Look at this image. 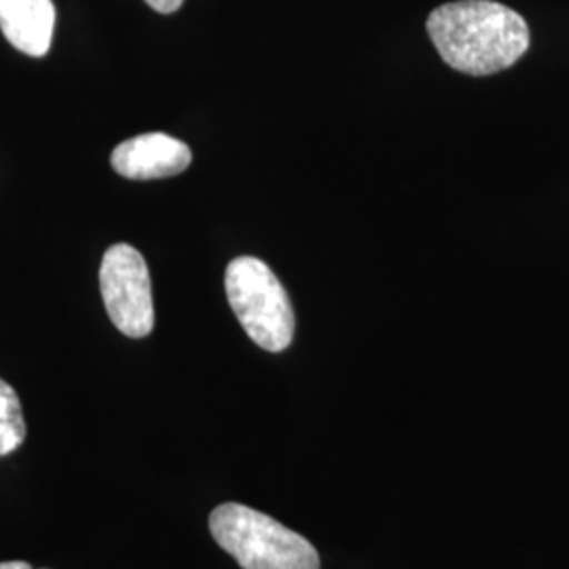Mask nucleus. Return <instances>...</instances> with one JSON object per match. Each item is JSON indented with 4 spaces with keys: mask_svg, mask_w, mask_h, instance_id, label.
<instances>
[{
    "mask_svg": "<svg viewBox=\"0 0 569 569\" xmlns=\"http://www.w3.org/2000/svg\"><path fill=\"white\" fill-rule=\"evenodd\" d=\"M427 30L441 60L470 77L502 72L529 49L526 20L493 0L441 4L428 16Z\"/></svg>",
    "mask_w": 569,
    "mask_h": 569,
    "instance_id": "nucleus-1",
    "label": "nucleus"
},
{
    "mask_svg": "<svg viewBox=\"0 0 569 569\" xmlns=\"http://www.w3.org/2000/svg\"><path fill=\"white\" fill-rule=\"evenodd\" d=\"M209 529L243 569H321L319 552L305 536L239 502L213 510Z\"/></svg>",
    "mask_w": 569,
    "mask_h": 569,
    "instance_id": "nucleus-2",
    "label": "nucleus"
},
{
    "mask_svg": "<svg viewBox=\"0 0 569 569\" xmlns=\"http://www.w3.org/2000/svg\"><path fill=\"white\" fill-rule=\"evenodd\" d=\"M226 296L247 336L268 352L293 340V308L274 272L258 258H237L226 268Z\"/></svg>",
    "mask_w": 569,
    "mask_h": 569,
    "instance_id": "nucleus-3",
    "label": "nucleus"
},
{
    "mask_svg": "<svg viewBox=\"0 0 569 569\" xmlns=\"http://www.w3.org/2000/svg\"><path fill=\"white\" fill-rule=\"evenodd\" d=\"M106 312L127 338H146L154 329L152 283L142 253L131 244H112L100 268Z\"/></svg>",
    "mask_w": 569,
    "mask_h": 569,
    "instance_id": "nucleus-4",
    "label": "nucleus"
},
{
    "mask_svg": "<svg viewBox=\"0 0 569 569\" xmlns=\"http://www.w3.org/2000/svg\"><path fill=\"white\" fill-rule=\"evenodd\" d=\"M112 167L129 180H161L186 171L192 152L186 143L167 133H143L112 150Z\"/></svg>",
    "mask_w": 569,
    "mask_h": 569,
    "instance_id": "nucleus-5",
    "label": "nucleus"
},
{
    "mask_svg": "<svg viewBox=\"0 0 569 569\" xmlns=\"http://www.w3.org/2000/svg\"><path fill=\"white\" fill-rule=\"evenodd\" d=\"M56 7L51 0H0V30L4 39L30 58L51 49Z\"/></svg>",
    "mask_w": 569,
    "mask_h": 569,
    "instance_id": "nucleus-6",
    "label": "nucleus"
},
{
    "mask_svg": "<svg viewBox=\"0 0 569 569\" xmlns=\"http://www.w3.org/2000/svg\"><path fill=\"white\" fill-rule=\"evenodd\" d=\"M26 439V420L20 397L4 380H0V458L21 448Z\"/></svg>",
    "mask_w": 569,
    "mask_h": 569,
    "instance_id": "nucleus-7",
    "label": "nucleus"
},
{
    "mask_svg": "<svg viewBox=\"0 0 569 569\" xmlns=\"http://www.w3.org/2000/svg\"><path fill=\"white\" fill-rule=\"evenodd\" d=\"M148 7H152L159 13H176L183 4V0H143Z\"/></svg>",
    "mask_w": 569,
    "mask_h": 569,
    "instance_id": "nucleus-8",
    "label": "nucleus"
},
{
    "mask_svg": "<svg viewBox=\"0 0 569 569\" xmlns=\"http://www.w3.org/2000/svg\"><path fill=\"white\" fill-rule=\"evenodd\" d=\"M0 569H32V566L23 561H7V563H0Z\"/></svg>",
    "mask_w": 569,
    "mask_h": 569,
    "instance_id": "nucleus-9",
    "label": "nucleus"
}]
</instances>
